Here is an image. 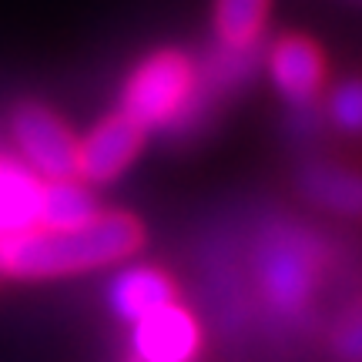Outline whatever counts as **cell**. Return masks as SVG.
Masks as SVG:
<instances>
[{
  "label": "cell",
  "instance_id": "4",
  "mask_svg": "<svg viewBox=\"0 0 362 362\" xmlns=\"http://www.w3.org/2000/svg\"><path fill=\"white\" fill-rule=\"evenodd\" d=\"M11 134L21 161L34 175L44 181L78 178V141L51 107L37 101L17 104L11 115Z\"/></svg>",
  "mask_w": 362,
  "mask_h": 362
},
{
  "label": "cell",
  "instance_id": "8",
  "mask_svg": "<svg viewBox=\"0 0 362 362\" xmlns=\"http://www.w3.org/2000/svg\"><path fill=\"white\" fill-rule=\"evenodd\" d=\"M44 178L34 175L21 158L0 151V238L37 225V205Z\"/></svg>",
  "mask_w": 362,
  "mask_h": 362
},
{
  "label": "cell",
  "instance_id": "7",
  "mask_svg": "<svg viewBox=\"0 0 362 362\" xmlns=\"http://www.w3.org/2000/svg\"><path fill=\"white\" fill-rule=\"evenodd\" d=\"M265 64H269V74L275 81V88L282 90L288 101L309 104L319 94V88H322L325 61L309 37H298V34L279 37L272 44Z\"/></svg>",
  "mask_w": 362,
  "mask_h": 362
},
{
  "label": "cell",
  "instance_id": "16",
  "mask_svg": "<svg viewBox=\"0 0 362 362\" xmlns=\"http://www.w3.org/2000/svg\"><path fill=\"white\" fill-rule=\"evenodd\" d=\"M128 362H144V359H138V356H131V359Z\"/></svg>",
  "mask_w": 362,
  "mask_h": 362
},
{
  "label": "cell",
  "instance_id": "9",
  "mask_svg": "<svg viewBox=\"0 0 362 362\" xmlns=\"http://www.w3.org/2000/svg\"><path fill=\"white\" fill-rule=\"evenodd\" d=\"M168 302H175V282L161 269H151V265L124 269L111 282V309L128 322H138V319L151 315Z\"/></svg>",
  "mask_w": 362,
  "mask_h": 362
},
{
  "label": "cell",
  "instance_id": "13",
  "mask_svg": "<svg viewBox=\"0 0 362 362\" xmlns=\"http://www.w3.org/2000/svg\"><path fill=\"white\" fill-rule=\"evenodd\" d=\"M259 64V44H245V47H232V44H218L208 54V61L198 67L202 84L211 94L218 90H232L252 78V71Z\"/></svg>",
  "mask_w": 362,
  "mask_h": 362
},
{
  "label": "cell",
  "instance_id": "11",
  "mask_svg": "<svg viewBox=\"0 0 362 362\" xmlns=\"http://www.w3.org/2000/svg\"><path fill=\"white\" fill-rule=\"evenodd\" d=\"M98 215L94 194L78 185L74 178H57L44 181L40 188V205H37V225L44 228H67V225H81Z\"/></svg>",
  "mask_w": 362,
  "mask_h": 362
},
{
  "label": "cell",
  "instance_id": "10",
  "mask_svg": "<svg viewBox=\"0 0 362 362\" xmlns=\"http://www.w3.org/2000/svg\"><path fill=\"white\" fill-rule=\"evenodd\" d=\"M298 188L312 198L315 205L349 215V218H362V175L349 168H339L329 161H315L302 171Z\"/></svg>",
  "mask_w": 362,
  "mask_h": 362
},
{
  "label": "cell",
  "instance_id": "15",
  "mask_svg": "<svg viewBox=\"0 0 362 362\" xmlns=\"http://www.w3.org/2000/svg\"><path fill=\"white\" fill-rule=\"evenodd\" d=\"M336 352L346 362H362V305L352 309L336 329Z\"/></svg>",
  "mask_w": 362,
  "mask_h": 362
},
{
  "label": "cell",
  "instance_id": "1",
  "mask_svg": "<svg viewBox=\"0 0 362 362\" xmlns=\"http://www.w3.org/2000/svg\"><path fill=\"white\" fill-rule=\"evenodd\" d=\"M144 242L141 221L128 211H98L94 218L67 228L30 225L0 238V275L11 279H61L104 269L134 255Z\"/></svg>",
  "mask_w": 362,
  "mask_h": 362
},
{
  "label": "cell",
  "instance_id": "3",
  "mask_svg": "<svg viewBox=\"0 0 362 362\" xmlns=\"http://www.w3.org/2000/svg\"><path fill=\"white\" fill-rule=\"evenodd\" d=\"M322 265V248L309 232L296 225H275L259 238L255 272L265 305L279 315H296L305 309Z\"/></svg>",
  "mask_w": 362,
  "mask_h": 362
},
{
  "label": "cell",
  "instance_id": "14",
  "mask_svg": "<svg viewBox=\"0 0 362 362\" xmlns=\"http://www.w3.org/2000/svg\"><path fill=\"white\" fill-rule=\"evenodd\" d=\"M329 111L342 131L362 134V81H342L329 101Z\"/></svg>",
  "mask_w": 362,
  "mask_h": 362
},
{
  "label": "cell",
  "instance_id": "5",
  "mask_svg": "<svg viewBox=\"0 0 362 362\" xmlns=\"http://www.w3.org/2000/svg\"><path fill=\"white\" fill-rule=\"evenodd\" d=\"M144 134L148 131L138 121H131L124 111L107 115L78 141V178L90 181V185L115 181L138 158Z\"/></svg>",
  "mask_w": 362,
  "mask_h": 362
},
{
  "label": "cell",
  "instance_id": "6",
  "mask_svg": "<svg viewBox=\"0 0 362 362\" xmlns=\"http://www.w3.org/2000/svg\"><path fill=\"white\" fill-rule=\"evenodd\" d=\"M134 356L144 362H192L202 346L198 322L178 302H168L134 322Z\"/></svg>",
  "mask_w": 362,
  "mask_h": 362
},
{
  "label": "cell",
  "instance_id": "12",
  "mask_svg": "<svg viewBox=\"0 0 362 362\" xmlns=\"http://www.w3.org/2000/svg\"><path fill=\"white\" fill-rule=\"evenodd\" d=\"M265 17H269V0H215L218 44H232V47L259 44Z\"/></svg>",
  "mask_w": 362,
  "mask_h": 362
},
{
  "label": "cell",
  "instance_id": "2",
  "mask_svg": "<svg viewBox=\"0 0 362 362\" xmlns=\"http://www.w3.org/2000/svg\"><path fill=\"white\" fill-rule=\"evenodd\" d=\"M211 90L202 84L198 64L181 51H155L131 71L121 94V111L144 131H188L194 128Z\"/></svg>",
  "mask_w": 362,
  "mask_h": 362
}]
</instances>
